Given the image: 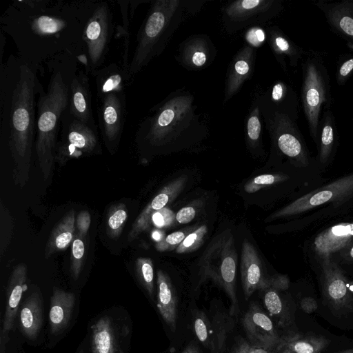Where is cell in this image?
Instances as JSON below:
<instances>
[{
  "label": "cell",
  "instance_id": "1",
  "mask_svg": "<svg viewBox=\"0 0 353 353\" xmlns=\"http://www.w3.org/2000/svg\"><path fill=\"white\" fill-rule=\"evenodd\" d=\"M194 101V97L187 91L171 93L139 124L138 141L161 149L206 134L208 129L196 114Z\"/></svg>",
  "mask_w": 353,
  "mask_h": 353
},
{
  "label": "cell",
  "instance_id": "2",
  "mask_svg": "<svg viewBox=\"0 0 353 353\" xmlns=\"http://www.w3.org/2000/svg\"><path fill=\"white\" fill-rule=\"evenodd\" d=\"M203 3L179 0L152 2L137 34V43L128 70L129 78L160 55L185 17L196 14Z\"/></svg>",
  "mask_w": 353,
  "mask_h": 353
},
{
  "label": "cell",
  "instance_id": "3",
  "mask_svg": "<svg viewBox=\"0 0 353 353\" xmlns=\"http://www.w3.org/2000/svg\"><path fill=\"white\" fill-rule=\"evenodd\" d=\"M36 83L32 70L22 64L12 93L10 120L9 144L17 173L28 172L30 166L35 125Z\"/></svg>",
  "mask_w": 353,
  "mask_h": 353
},
{
  "label": "cell",
  "instance_id": "4",
  "mask_svg": "<svg viewBox=\"0 0 353 353\" xmlns=\"http://www.w3.org/2000/svg\"><path fill=\"white\" fill-rule=\"evenodd\" d=\"M69 101V90L61 74L54 73L46 92L40 94L37 103L36 152L45 179L52 171L58 123Z\"/></svg>",
  "mask_w": 353,
  "mask_h": 353
},
{
  "label": "cell",
  "instance_id": "5",
  "mask_svg": "<svg viewBox=\"0 0 353 353\" xmlns=\"http://www.w3.org/2000/svg\"><path fill=\"white\" fill-rule=\"evenodd\" d=\"M237 252L233 234L227 229L216 236L208 244L199 262L200 274L221 287L230 302V314L239 311L236 297V273Z\"/></svg>",
  "mask_w": 353,
  "mask_h": 353
},
{
  "label": "cell",
  "instance_id": "6",
  "mask_svg": "<svg viewBox=\"0 0 353 353\" xmlns=\"http://www.w3.org/2000/svg\"><path fill=\"white\" fill-rule=\"evenodd\" d=\"M279 2L274 0H237L223 7L222 21L229 33L249 26L263 24L279 11Z\"/></svg>",
  "mask_w": 353,
  "mask_h": 353
},
{
  "label": "cell",
  "instance_id": "7",
  "mask_svg": "<svg viewBox=\"0 0 353 353\" xmlns=\"http://www.w3.org/2000/svg\"><path fill=\"white\" fill-rule=\"evenodd\" d=\"M353 194V174L303 195L300 198L272 214L269 219L300 214L327 202L338 201Z\"/></svg>",
  "mask_w": 353,
  "mask_h": 353
},
{
  "label": "cell",
  "instance_id": "8",
  "mask_svg": "<svg viewBox=\"0 0 353 353\" xmlns=\"http://www.w3.org/2000/svg\"><path fill=\"white\" fill-rule=\"evenodd\" d=\"M111 16L105 3L99 5L88 20L85 29L91 68L99 66L104 60L110 37Z\"/></svg>",
  "mask_w": 353,
  "mask_h": 353
},
{
  "label": "cell",
  "instance_id": "9",
  "mask_svg": "<svg viewBox=\"0 0 353 353\" xmlns=\"http://www.w3.org/2000/svg\"><path fill=\"white\" fill-rule=\"evenodd\" d=\"M99 100V130L104 141L111 147L119 143L123 132L126 117L125 93L112 92Z\"/></svg>",
  "mask_w": 353,
  "mask_h": 353
},
{
  "label": "cell",
  "instance_id": "10",
  "mask_svg": "<svg viewBox=\"0 0 353 353\" xmlns=\"http://www.w3.org/2000/svg\"><path fill=\"white\" fill-rule=\"evenodd\" d=\"M99 141L96 129L74 118L63 128V140L57 148L59 159L79 157L94 151Z\"/></svg>",
  "mask_w": 353,
  "mask_h": 353
},
{
  "label": "cell",
  "instance_id": "11",
  "mask_svg": "<svg viewBox=\"0 0 353 353\" xmlns=\"http://www.w3.org/2000/svg\"><path fill=\"white\" fill-rule=\"evenodd\" d=\"M187 181L188 176L184 174L181 175L170 181L159 191L132 224L128 236L129 241L134 240L141 232L149 228L151 216L173 201L183 190Z\"/></svg>",
  "mask_w": 353,
  "mask_h": 353
},
{
  "label": "cell",
  "instance_id": "12",
  "mask_svg": "<svg viewBox=\"0 0 353 353\" xmlns=\"http://www.w3.org/2000/svg\"><path fill=\"white\" fill-rule=\"evenodd\" d=\"M242 323L251 344L271 350L277 343L271 319L258 305L252 303L250 305Z\"/></svg>",
  "mask_w": 353,
  "mask_h": 353
},
{
  "label": "cell",
  "instance_id": "13",
  "mask_svg": "<svg viewBox=\"0 0 353 353\" xmlns=\"http://www.w3.org/2000/svg\"><path fill=\"white\" fill-rule=\"evenodd\" d=\"M216 52L208 36L196 34L180 44L177 60L189 70H199L208 66L213 61Z\"/></svg>",
  "mask_w": 353,
  "mask_h": 353
},
{
  "label": "cell",
  "instance_id": "14",
  "mask_svg": "<svg viewBox=\"0 0 353 353\" xmlns=\"http://www.w3.org/2000/svg\"><path fill=\"white\" fill-rule=\"evenodd\" d=\"M241 281L244 295L248 299L256 290H264L267 277L256 250L248 239H244L241 249Z\"/></svg>",
  "mask_w": 353,
  "mask_h": 353
},
{
  "label": "cell",
  "instance_id": "15",
  "mask_svg": "<svg viewBox=\"0 0 353 353\" xmlns=\"http://www.w3.org/2000/svg\"><path fill=\"white\" fill-rule=\"evenodd\" d=\"M70 112L72 118L96 129L91 108V93L88 80L80 72L70 84Z\"/></svg>",
  "mask_w": 353,
  "mask_h": 353
},
{
  "label": "cell",
  "instance_id": "16",
  "mask_svg": "<svg viewBox=\"0 0 353 353\" xmlns=\"http://www.w3.org/2000/svg\"><path fill=\"white\" fill-rule=\"evenodd\" d=\"M254 51L250 46L241 48L231 63L226 77L224 101H227L241 88L251 76L254 61Z\"/></svg>",
  "mask_w": 353,
  "mask_h": 353
},
{
  "label": "cell",
  "instance_id": "17",
  "mask_svg": "<svg viewBox=\"0 0 353 353\" xmlns=\"http://www.w3.org/2000/svg\"><path fill=\"white\" fill-rule=\"evenodd\" d=\"M26 288V267L24 264H19L13 270L8 283V300L2 327V334L5 338L13 328L20 302Z\"/></svg>",
  "mask_w": 353,
  "mask_h": 353
},
{
  "label": "cell",
  "instance_id": "18",
  "mask_svg": "<svg viewBox=\"0 0 353 353\" xmlns=\"http://www.w3.org/2000/svg\"><path fill=\"white\" fill-rule=\"evenodd\" d=\"M353 239V223H341L319 233L314 241L316 252L322 258L330 256L346 247Z\"/></svg>",
  "mask_w": 353,
  "mask_h": 353
},
{
  "label": "cell",
  "instance_id": "19",
  "mask_svg": "<svg viewBox=\"0 0 353 353\" xmlns=\"http://www.w3.org/2000/svg\"><path fill=\"white\" fill-rule=\"evenodd\" d=\"M157 307L170 329L174 332L176 327L178 299L170 278L164 271L157 272Z\"/></svg>",
  "mask_w": 353,
  "mask_h": 353
},
{
  "label": "cell",
  "instance_id": "20",
  "mask_svg": "<svg viewBox=\"0 0 353 353\" xmlns=\"http://www.w3.org/2000/svg\"><path fill=\"white\" fill-rule=\"evenodd\" d=\"M74 301L72 292L54 288L49 312L50 327L52 334L60 332L68 325Z\"/></svg>",
  "mask_w": 353,
  "mask_h": 353
},
{
  "label": "cell",
  "instance_id": "21",
  "mask_svg": "<svg viewBox=\"0 0 353 353\" xmlns=\"http://www.w3.org/2000/svg\"><path fill=\"white\" fill-rule=\"evenodd\" d=\"M320 77L313 67L308 69L303 88V103L312 132L316 135L318 116L323 100Z\"/></svg>",
  "mask_w": 353,
  "mask_h": 353
},
{
  "label": "cell",
  "instance_id": "22",
  "mask_svg": "<svg viewBox=\"0 0 353 353\" xmlns=\"http://www.w3.org/2000/svg\"><path fill=\"white\" fill-rule=\"evenodd\" d=\"M19 319L24 335L30 339H35L42 325V301L39 292H32L23 303Z\"/></svg>",
  "mask_w": 353,
  "mask_h": 353
},
{
  "label": "cell",
  "instance_id": "23",
  "mask_svg": "<svg viewBox=\"0 0 353 353\" xmlns=\"http://www.w3.org/2000/svg\"><path fill=\"white\" fill-rule=\"evenodd\" d=\"M129 78L123 67L117 63L99 70L96 75V85L99 99L112 92H124V83Z\"/></svg>",
  "mask_w": 353,
  "mask_h": 353
},
{
  "label": "cell",
  "instance_id": "24",
  "mask_svg": "<svg viewBox=\"0 0 353 353\" xmlns=\"http://www.w3.org/2000/svg\"><path fill=\"white\" fill-rule=\"evenodd\" d=\"M75 212L70 210L51 232L47 247L46 256H50L54 252L66 248L74 238L75 230Z\"/></svg>",
  "mask_w": 353,
  "mask_h": 353
},
{
  "label": "cell",
  "instance_id": "25",
  "mask_svg": "<svg viewBox=\"0 0 353 353\" xmlns=\"http://www.w3.org/2000/svg\"><path fill=\"white\" fill-rule=\"evenodd\" d=\"M92 353H117V342L111 319L100 318L92 327Z\"/></svg>",
  "mask_w": 353,
  "mask_h": 353
},
{
  "label": "cell",
  "instance_id": "26",
  "mask_svg": "<svg viewBox=\"0 0 353 353\" xmlns=\"http://www.w3.org/2000/svg\"><path fill=\"white\" fill-rule=\"evenodd\" d=\"M231 326V319L225 314L219 313L213 316L209 330L212 353H221Z\"/></svg>",
  "mask_w": 353,
  "mask_h": 353
},
{
  "label": "cell",
  "instance_id": "27",
  "mask_svg": "<svg viewBox=\"0 0 353 353\" xmlns=\"http://www.w3.org/2000/svg\"><path fill=\"white\" fill-rule=\"evenodd\" d=\"M128 219V210L125 204L111 206L107 215L106 231L111 238L118 237L122 232Z\"/></svg>",
  "mask_w": 353,
  "mask_h": 353
},
{
  "label": "cell",
  "instance_id": "28",
  "mask_svg": "<svg viewBox=\"0 0 353 353\" xmlns=\"http://www.w3.org/2000/svg\"><path fill=\"white\" fill-rule=\"evenodd\" d=\"M135 271L138 279L153 299L154 296V266L151 259L139 257L135 262Z\"/></svg>",
  "mask_w": 353,
  "mask_h": 353
},
{
  "label": "cell",
  "instance_id": "29",
  "mask_svg": "<svg viewBox=\"0 0 353 353\" xmlns=\"http://www.w3.org/2000/svg\"><path fill=\"white\" fill-rule=\"evenodd\" d=\"M84 237L77 233L72 239L70 258V273L74 279H77L81 273L85 256Z\"/></svg>",
  "mask_w": 353,
  "mask_h": 353
},
{
  "label": "cell",
  "instance_id": "30",
  "mask_svg": "<svg viewBox=\"0 0 353 353\" xmlns=\"http://www.w3.org/2000/svg\"><path fill=\"white\" fill-rule=\"evenodd\" d=\"M65 26V22L63 20L46 15L34 19L31 23L33 32L41 35L57 33Z\"/></svg>",
  "mask_w": 353,
  "mask_h": 353
},
{
  "label": "cell",
  "instance_id": "31",
  "mask_svg": "<svg viewBox=\"0 0 353 353\" xmlns=\"http://www.w3.org/2000/svg\"><path fill=\"white\" fill-rule=\"evenodd\" d=\"M208 228L203 225L189 233L181 244L176 248L178 254L189 253L197 250L203 243Z\"/></svg>",
  "mask_w": 353,
  "mask_h": 353
},
{
  "label": "cell",
  "instance_id": "32",
  "mask_svg": "<svg viewBox=\"0 0 353 353\" xmlns=\"http://www.w3.org/2000/svg\"><path fill=\"white\" fill-rule=\"evenodd\" d=\"M260 112L259 106L256 103V105L250 112L246 122V138L252 145H256L261 138Z\"/></svg>",
  "mask_w": 353,
  "mask_h": 353
},
{
  "label": "cell",
  "instance_id": "33",
  "mask_svg": "<svg viewBox=\"0 0 353 353\" xmlns=\"http://www.w3.org/2000/svg\"><path fill=\"white\" fill-rule=\"evenodd\" d=\"M288 179L283 174H265L257 176L248 181L244 186V190L248 193H253L266 186L271 185Z\"/></svg>",
  "mask_w": 353,
  "mask_h": 353
},
{
  "label": "cell",
  "instance_id": "34",
  "mask_svg": "<svg viewBox=\"0 0 353 353\" xmlns=\"http://www.w3.org/2000/svg\"><path fill=\"white\" fill-rule=\"evenodd\" d=\"M195 229L196 228L192 226L183 230L174 232L164 237L161 241L157 242L155 245V248L159 252L172 250L174 248H176L186 236Z\"/></svg>",
  "mask_w": 353,
  "mask_h": 353
},
{
  "label": "cell",
  "instance_id": "35",
  "mask_svg": "<svg viewBox=\"0 0 353 353\" xmlns=\"http://www.w3.org/2000/svg\"><path fill=\"white\" fill-rule=\"evenodd\" d=\"M194 330L199 341L210 350V320L203 312L196 313L194 320Z\"/></svg>",
  "mask_w": 353,
  "mask_h": 353
},
{
  "label": "cell",
  "instance_id": "36",
  "mask_svg": "<svg viewBox=\"0 0 353 353\" xmlns=\"http://www.w3.org/2000/svg\"><path fill=\"white\" fill-rule=\"evenodd\" d=\"M175 219L174 212L170 208L165 207L151 216L149 227L153 225L157 229L167 228L174 224Z\"/></svg>",
  "mask_w": 353,
  "mask_h": 353
},
{
  "label": "cell",
  "instance_id": "37",
  "mask_svg": "<svg viewBox=\"0 0 353 353\" xmlns=\"http://www.w3.org/2000/svg\"><path fill=\"white\" fill-rule=\"evenodd\" d=\"M263 303L270 314L277 315L282 310L281 300L274 289H268L263 296Z\"/></svg>",
  "mask_w": 353,
  "mask_h": 353
},
{
  "label": "cell",
  "instance_id": "38",
  "mask_svg": "<svg viewBox=\"0 0 353 353\" xmlns=\"http://www.w3.org/2000/svg\"><path fill=\"white\" fill-rule=\"evenodd\" d=\"M334 139L333 130L330 125H325L321 134V159L325 162L330 153Z\"/></svg>",
  "mask_w": 353,
  "mask_h": 353
},
{
  "label": "cell",
  "instance_id": "39",
  "mask_svg": "<svg viewBox=\"0 0 353 353\" xmlns=\"http://www.w3.org/2000/svg\"><path fill=\"white\" fill-rule=\"evenodd\" d=\"M245 39L251 47L256 48L263 43L265 39V34L260 27L252 26L246 32Z\"/></svg>",
  "mask_w": 353,
  "mask_h": 353
},
{
  "label": "cell",
  "instance_id": "40",
  "mask_svg": "<svg viewBox=\"0 0 353 353\" xmlns=\"http://www.w3.org/2000/svg\"><path fill=\"white\" fill-rule=\"evenodd\" d=\"M90 225V215L88 211H81L76 219L77 233L82 237L85 236Z\"/></svg>",
  "mask_w": 353,
  "mask_h": 353
},
{
  "label": "cell",
  "instance_id": "41",
  "mask_svg": "<svg viewBox=\"0 0 353 353\" xmlns=\"http://www.w3.org/2000/svg\"><path fill=\"white\" fill-rule=\"evenodd\" d=\"M234 353H272L270 350L254 345L245 341L238 343Z\"/></svg>",
  "mask_w": 353,
  "mask_h": 353
},
{
  "label": "cell",
  "instance_id": "42",
  "mask_svg": "<svg viewBox=\"0 0 353 353\" xmlns=\"http://www.w3.org/2000/svg\"><path fill=\"white\" fill-rule=\"evenodd\" d=\"M288 286V280L285 276L274 275L267 277L265 281V290L268 289H286Z\"/></svg>",
  "mask_w": 353,
  "mask_h": 353
},
{
  "label": "cell",
  "instance_id": "43",
  "mask_svg": "<svg viewBox=\"0 0 353 353\" xmlns=\"http://www.w3.org/2000/svg\"><path fill=\"white\" fill-rule=\"evenodd\" d=\"M196 215V210L192 206H186L178 211L176 220L181 224L190 222Z\"/></svg>",
  "mask_w": 353,
  "mask_h": 353
},
{
  "label": "cell",
  "instance_id": "44",
  "mask_svg": "<svg viewBox=\"0 0 353 353\" xmlns=\"http://www.w3.org/2000/svg\"><path fill=\"white\" fill-rule=\"evenodd\" d=\"M285 94V85L282 83H276L272 88L270 99L273 103H277L283 99Z\"/></svg>",
  "mask_w": 353,
  "mask_h": 353
},
{
  "label": "cell",
  "instance_id": "45",
  "mask_svg": "<svg viewBox=\"0 0 353 353\" xmlns=\"http://www.w3.org/2000/svg\"><path fill=\"white\" fill-rule=\"evenodd\" d=\"M341 29L347 34L353 36V19L350 17H343L339 21Z\"/></svg>",
  "mask_w": 353,
  "mask_h": 353
},
{
  "label": "cell",
  "instance_id": "46",
  "mask_svg": "<svg viewBox=\"0 0 353 353\" xmlns=\"http://www.w3.org/2000/svg\"><path fill=\"white\" fill-rule=\"evenodd\" d=\"M294 349L296 353H313L312 346L305 342H298L295 344Z\"/></svg>",
  "mask_w": 353,
  "mask_h": 353
},
{
  "label": "cell",
  "instance_id": "47",
  "mask_svg": "<svg viewBox=\"0 0 353 353\" xmlns=\"http://www.w3.org/2000/svg\"><path fill=\"white\" fill-rule=\"evenodd\" d=\"M353 69V59L345 61L340 68V74L342 77L347 76Z\"/></svg>",
  "mask_w": 353,
  "mask_h": 353
},
{
  "label": "cell",
  "instance_id": "48",
  "mask_svg": "<svg viewBox=\"0 0 353 353\" xmlns=\"http://www.w3.org/2000/svg\"><path fill=\"white\" fill-rule=\"evenodd\" d=\"M163 236V234L159 230H154L152 232V236L153 239L157 242L161 241L164 238Z\"/></svg>",
  "mask_w": 353,
  "mask_h": 353
},
{
  "label": "cell",
  "instance_id": "49",
  "mask_svg": "<svg viewBox=\"0 0 353 353\" xmlns=\"http://www.w3.org/2000/svg\"><path fill=\"white\" fill-rule=\"evenodd\" d=\"M181 353H201V352L195 345H190Z\"/></svg>",
  "mask_w": 353,
  "mask_h": 353
},
{
  "label": "cell",
  "instance_id": "50",
  "mask_svg": "<svg viewBox=\"0 0 353 353\" xmlns=\"http://www.w3.org/2000/svg\"><path fill=\"white\" fill-rule=\"evenodd\" d=\"M350 256L353 259V247L352 248V249L350 250Z\"/></svg>",
  "mask_w": 353,
  "mask_h": 353
},
{
  "label": "cell",
  "instance_id": "51",
  "mask_svg": "<svg viewBox=\"0 0 353 353\" xmlns=\"http://www.w3.org/2000/svg\"><path fill=\"white\" fill-rule=\"evenodd\" d=\"M80 353H83L82 352H81Z\"/></svg>",
  "mask_w": 353,
  "mask_h": 353
}]
</instances>
